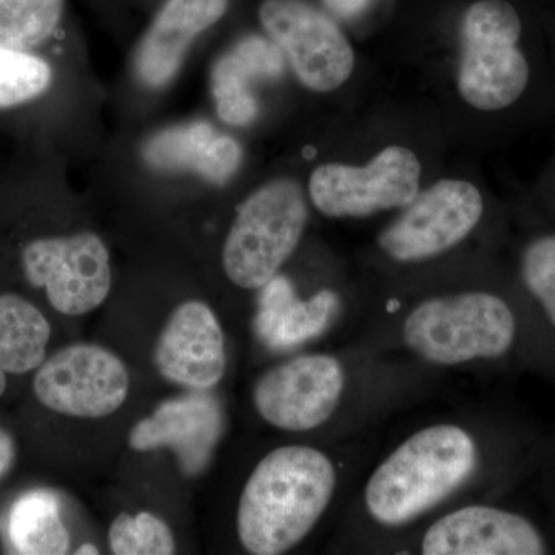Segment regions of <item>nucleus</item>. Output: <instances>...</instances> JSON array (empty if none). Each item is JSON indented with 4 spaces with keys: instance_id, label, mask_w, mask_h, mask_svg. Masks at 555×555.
I'll return each mask as SVG.
<instances>
[{
    "instance_id": "obj_23",
    "label": "nucleus",
    "mask_w": 555,
    "mask_h": 555,
    "mask_svg": "<svg viewBox=\"0 0 555 555\" xmlns=\"http://www.w3.org/2000/svg\"><path fill=\"white\" fill-rule=\"evenodd\" d=\"M108 545L116 555L175 554V537L169 526L150 513H122L108 529Z\"/></svg>"
},
{
    "instance_id": "obj_19",
    "label": "nucleus",
    "mask_w": 555,
    "mask_h": 555,
    "mask_svg": "<svg viewBox=\"0 0 555 555\" xmlns=\"http://www.w3.org/2000/svg\"><path fill=\"white\" fill-rule=\"evenodd\" d=\"M51 327L36 306L17 295H0V369L27 374L46 361Z\"/></svg>"
},
{
    "instance_id": "obj_24",
    "label": "nucleus",
    "mask_w": 555,
    "mask_h": 555,
    "mask_svg": "<svg viewBox=\"0 0 555 555\" xmlns=\"http://www.w3.org/2000/svg\"><path fill=\"white\" fill-rule=\"evenodd\" d=\"M521 278L555 327V235L539 236L526 246Z\"/></svg>"
},
{
    "instance_id": "obj_25",
    "label": "nucleus",
    "mask_w": 555,
    "mask_h": 555,
    "mask_svg": "<svg viewBox=\"0 0 555 555\" xmlns=\"http://www.w3.org/2000/svg\"><path fill=\"white\" fill-rule=\"evenodd\" d=\"M374 0H321L331 16L341 21L358 20L366 13Z\"/></svg>"
},
{
    "instance_id": "obj_13",
    "label": "nucleus",
    "mask_w": 555,
    "mask_h": 555,
    "mask_svg": "<svg viewBox=\"0 0 555 555\" xmlns=\"http://www.w3.org/2000/svg\"><path fill=\"white\" fill-rule=\"evenodd\" d=\"M159 374L189 389L217 386L225 372V341L214 310L188 301L171 313L155 347Z\"/></svg>"
},
{
    "instance_id": "obj_17",
    "label": "nucleus",
    "mask_w": 555,
    "mask_h": 555,
    "mask_svg": "<svg viewBox=\"0 0 555 555\" xmlns=\"http://www.w3.org/2000/svg\"><path fill=\"white\" fill-rule=\"evenodd\" d=\"M149 166L158 170L195 171L211 184H225L243 160V150L232 137L218 133L210 124L171 127L149 139L144 147Z\"/></svg>"
},
{
    "instance_id": "obj_3",
    "label": "nucleus",
    "mask_w": 555,
    "mask_h": 555,
    "mask_svg": "<svg viewBox=\"0 0 555 555\" xmlns=\"http://www.w3.org/2000/svg\"><path fill=\"white\" fill-rule=\"evenodd\" d=\"M535 64L526 24L511 0H476L460 22V96L483 113H506L532 94Z\"/></svg>"
},
{
    "instance_id": "obj_28",
    "label": "nucleus",
    "mask_w": 555,
    "mask_h": 555,
    "mask_svg": "<svg viewBox=\"0 0 555 555\" xmlns=\"http://www.w3.org/2000/svg\"><path fill=\"white\" fill-rule=\"evenodd\" d=\"M7 375L9 374L3 369H0V397L3 396L7 389Z\"/></svg>"
},
{
    "instance_id": "obj_9",
    "label": "nucleus",
    "mask_w": 555,
    "mask_h": 555,
    "mask_svg": "<svg viewBox=\"0 0 555 555\" xmlns=\"http://www.w3.org/2000/svg\"><path fill=\"white\" fill-rule=\"evenodd\" d=\"M27 280L43 287L54 310L68 317L100 308L112 288L104 241L91 232L36 240L22 251Z\"/></svg>"
},
{
    "instance_id": "obj_7",
    "label": "nucleus",
    "mask_w": 555,
    "mask_h": 555,
    "mask_svg": "<svg viewBox=\"0 0 555 555\" xmlns=\"http://www.w3.org/2000/svg\"><path fill=\"white\" fill-rule=\"evenodd\" d=\"M422 164L411 149L390 145L366 166L324 164L312 171L309 196L328 218H366L406 207L418 195Z\"/></svg>"
},
{
    "instance_id": "obj_11",
    "label": "nucleus",
    "mask_w": 555,
    "mask_h": 555,
    "mask_svg": "<svg viewBox=\"0 0 555 555\" xmlns=\"http://www.w3.org/2000/svg\"><path fill=\"white\" fill-rule=\"evenodd\" d=\"M345 383L337 358L323 353L294 358L259 378L254 389L255 409L278 429H315L338 408Z\"/></svg>"
},
{
    "instance_id": "obj_2",
    "label": "nucleus",
    "mask_w": 555,
    "mask_h": 555,
    "mask_svg": "<svg viewBox=\"0 0 555 555\" xmlns=\"http://www.w3.org/2000/svg\"><path fill=\"white\" fill-rule=\"evenodd\" d=\"M476 465V441L465 429L426 427L401 443L369 478V514L385 526L408 524L465 483Z\"/></svg>"
},
{
    "instance_id": "obj_27",
    "label": "nucleus",
    "mask_w": 555,
    "mask_h": 555,
    "mask_svg": "<svg viewBox=\"0 0 555 555\" xmlns=\"http://www.w3.org/2000/svg\"><path fill=\"white\" fill-rule=\"evenodd\" d=\"M76 554H78V555H83V554L96 555V554H100V550H98V547L94 545H82L79 547L78 551H76Z\"/></svg>"
},
{
    "instance_id": "obj_6",
    "label": "nucleus",
    "mask_w": 555,
    "mask_h": 555,
    "mask_svg": "<svg viewBox=\"0 0 555 555\" xmlns=\"http://www.w3.org/2000/svg\"><path fill=\"white\" fill-rule=\"evenodd\" d=\"M258 17L306 89L331 93L352 75L356 51L326 11L308 0H264Z\"/></svg>"
},
{
    "instance_id": "obj_15",
    "label": "nucleus",
    "mask_w": 555,
    "mask_h": 555,
    "mask_svg": "<svg viewBox=\"0 0 555 555\" xmlns=\"http://www.w3.org/2000/svg\"><path fill=\"white\" fill-rule=\"evenodd\" d=\"M229 0H166L139 42L134 73L149 89L175 79L196 38L229 10Z\"/></svg>"
},
{
    "instance_id": "obj_4",
    "label": "nucleus",
    "mask_w": 555,
    "mask_h": 555,
    "mask_svg": "<svg viewBox=\"0 0 555 555\" xmlns=\"http://www.w3.org/2000/svg\"><path fill=\"white\" fill-rule=\"evenodd\" d=\"M516 332L513 309L488 292L427 299L409 313L403 326L409 349L440 366L505 356Z\"/></svg>"
},
{
    "instance_id": "obj_18",
    "label": "nucleus",
    "mask_w": 555,
    "mask_h": 555,
    "mask_svg": "<svg viewBox=\"0 0 555 555\" xmlns=\"http://www.w3.org/2000/svg\"><path fill=\"white\" fill-rule=\"evenodd\" d=\"M261 291L257 331L272 347H291L313 337L335 306V295L327 291L301 301L284 276H273Z\"/></svg>"
},
{
    "instance_id": "obj_5",
    "label": "nucleus",
    "mask_w": 555,
    "mask_h": 555,
    "mask_svg": "<svg viewBox=\"0 0 555 555\" xmlns=\"http://www.w3.org/2000/svg\"><path fill=\"white\" fill-rule=\"evenodd\" d=\"M305 193L294 179L255 190L238 208L222 247V268L235 286L258 291L297 250L308 224Z\"/></svg>"
},
{
    "instance_id": "obj_20",
    "label": "nucleus",
    "mask_w": 555,
    "mask_h": 555,
    "mask_svg": "<svg viewBox=\"0 0 555 555\" xmlns=\"http://www.w3.org/2000/svg\"><path fill=\"white\" fill-rule=\"evenodd\" d=\"M9 535L16 553L61 555L69 550V534L62 524L60 503L46 491L22 496L11 507Z\"/></svg>"
},
{
    "instance_id": "obj_8",
    "label": "nucleus",
    "mask_w": 555,
    "mask_h": 555,
    "mask_svg": "<svg viewBox=\"0 0 555 555\" xmlns=\"http://www.w3.org/2000/svg\"><path fill=\"white\" fill-rule=\"evenodd\" d=\"M379 233L378 246L398 262L438 257L473 233L485 214L480 190L462 179H441L418 192Z\"/></svg>"
},
{
    "instance_id": "obj_1",
    "label": "nucleus",
    "mask_w": 555,
    "mask_h": 555,
    "mask_svg": "<svg viewBox=\"0 0 555 555\" xmlns=\"http://www.w3.org/2000/svg\"><path fill=\"white\" fill-rule=\"evenodd\" d=\"M335 486L337 473L324 452L297 444L269 452L241 494V545L255 555L287 553L323 516Z\"/></svg>"
},
{
    "instance_id": "obj_26",
    "label": "nucleus",
    "mask_w": 555,
    "mask_h": 555,
    "mask_svg": "<svg viewBox=\"0 0 555 555\" xmlns=\"http://www.w3.org/2000/svg\"><path fill=\"white\" fill-rule=\"evenodd\" d=\"M14 462V441L10 434L0 429V478L9 473Z\"/></svg>"
},
{
    "instance_id": "obj_22",
    "label": "nucleus",
    "mask_w": 555,
    "mask_h": 555,
    "mask_svg": "<svg viewBox=\"0 0 555 555\" xmlns=\"http://www.w3.org/2000/svg\"><path fill=\"white\" fill-rule=\"evenodd\" d=\"M51 80L53 72L42 57L0 47V109L36 100L49 90Z\"/></svg>"
},
{
    "instance_id": "obj_16",
    "label": "nucleus",
    "mask_w": 555,
    "mask_h": 555,
    "mask_svg": "<svg viewBox=\"0 0 555 555\" xmlns=\"http://www.w3.org/2000/svg\"><path fill=\"white\" fill-rule=\"evenodd\" d=\"M283 53L268 36H247L230 47L211 69V93L219 118L230 126H248L258 115L255 86L280 78Z\"/></svg>"
},
{
    "instance_id": "obj_14",
    "label": "nucleus",
    "mask_w": 555,
    "mask_h": 555,
    "mask_svg": "<svg viewBox=\"0 0 555 555\" xmlns=\"http://www.w3.org/2000/svg\"><path fill=\"white\" fill-rule=\"evenodd\" d=\"M425 555H540L546 545L528 518L492 506L452 511L427 529Z\"/></svg>"
},
{
    "instance_id": "obj_10",
    "label": "nucleus",
    "mask_w": 555,
    "mask_h": 555,
    "mask_svg": "<svg viewBox=\"0 0 555 555\" xmlns=\"http://www.w3.org/2000/svg\"><path fill=\"white\" fill-rule=\"evenodd\" d=\"M43 406L76 418H102L118 411L130 389L119 357L96 345L64 347L43 361L33 382Z\"/></svg>"
},
{
    "instance_id": "obj_21",
    "label": "nucleus",
    "mask_w": 555,
    "mask_h": 555,
    "mask_svg": "<svg viewBox=\"0 0 555 555\" xmlns=\"http://www.w3.org/2000/svg\"><path fill=\"white\" fill-rule=\"evenodd\" d=\"M65 0H0V47L30 51L61 24Z\"/></svg>"
},
{
    "instance_id": "obj_12",
    "label": "nucleus",
    "mask_w": 555,
    "mask_h": 555,
    "mask_svg": "<svg viewBox=\"0 0 555 555\" xmlns=\"http://www.w3.org/2000/svg\"><path fill=\"white\" fill-rule=\"evenodd\" d=\"M222 433V411L217 398L189 393L160 403L131 429L129 444L138 452L169 448L184 476L207 469Z\"/></svg>"
}]
</instances>
